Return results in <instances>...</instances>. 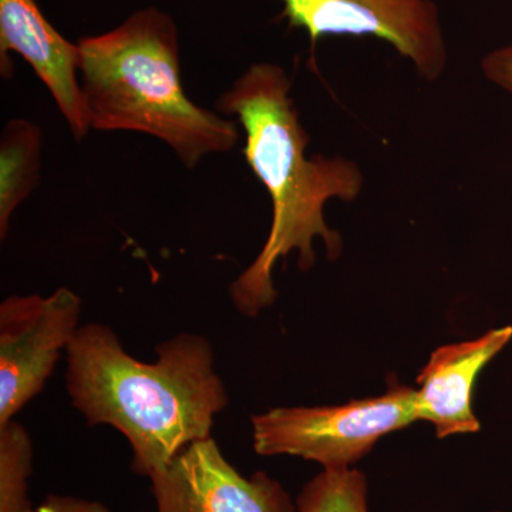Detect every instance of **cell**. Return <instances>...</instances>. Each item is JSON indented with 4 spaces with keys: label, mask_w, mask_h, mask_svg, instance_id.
<instances>
[{
    "label": "cell",
    "mask_w": 512,
    "mask_h": 512,
    "mask_svg": "<svg viewBox=\"0 0 512 512\" xmlns=\"http://www.w3.org/2000/svg\"><path fill=\"white\" fill-rule=\"evenodd\" d=\"M82 299L69 288L47 296L13 295L0 305V427L8 424L55 372L79 332Z\"/></svg>",
    "instance_id": "obj_6"
},
{
    "label": "cell",
    "mask_w": 512,
    "mask_h": 512,
    "mask_svg": "<svg viewBox=\"0 0 512 512\" xmlns=\"http://www.w3.org/2000/svg\"><path fill=\"white\" fill-rule=\"evenodd\" d=\"M150 480L157 512H298L266 474L242 477L212 437L185 447Z\"/></svg>",
    "instance_id": "obj_7"
},
{
    "label": "cell",
    "mask_w": 512,
    "mask_h": 512,
    "mask_svg": "<svg viewBox=\"0 0 512 512\" xmlns=\"http://www.w3.org/2000/svg\"><path fill=\"white\" fill-rule=\"evenodd\" d=\"M292 84L279 64L255 63L215 103L218 113L237 117L244 128V156L272 202L265 245L229 288L235 308L249 318L274 303L272 272L279 259L296 251L299 268L308 271L316 262V238L326 245L330 261L338 258L342 237L326 224V202L355 201L365 185L350 158L306 156L311 136L299 120Z\"/></svg>",
    "instance_id": "obj_1"
},
{
    "label": "cell",
    "mask_w": 512,
    "mask_h": 512,
    "mask_svg": "<svg viewBox=\"0 0 512 512\" xmlns=\"http://www.w3.org/2000/svg\"><path fill=\"white\" fill-rule=\"evenodd\" d=\"M511 339L512 326H505L470 342L437 349L417 377V420L430 421L440 439L477 433L480 421L471 406L474 384L481 370Z\"/></svg>",
    "instance_id": "obj_9"
},
{
    "label": "cell",
    "mask_w": 512,
    "mask_h": 512,
    "mask_svg": "<svg viewBox=\"0 0 512 512\" xmlns=\"http://www.w3.org/2000/svg\"><path fill=\"white\" fill-rule=\"evenodd\" d=\"M42 130L33 121L12 119L0 137V239L8 238L10 221L40 183Z\"/></svg>",
    "instance_id": "obj_10"
},
{
    "label": "cell",
    "mask_w": 512,
    "mask_h": 512,
    "mask_svg": "<svg viewBox=\"0 0 512 512\" xmlns=\"http://www.w3.org/2000/svg\"><path fill=\"white\" fill-rule=\"evenodd\" d=\"M32 440L18 421L0 427V512H35L28 497Z\"/></svg>",
    "instance_id": "obj_11"
},
{
    "label": "cell",
    "mask_w": 512,
    "mask_h": 512,
    "mask_svg": "<svg viewBox=\"0 0 512 512\" xmlns=\"http://www.w3.org/2000/svg\"><path fill=\"white\" fill-rule=\"evenodd\" d=\"M77 43L93 130L158 138L188 170L210 154L237 146V121L198 106L185 94L178 29L164 10L138 9L116 29Z\"/></svg>",
    "instance_id": "obj_3"
},
{
    "label": "cell",
    "mask_w": 512,
    "mask_h": 512,
    "mask_svg": "<svg viewBox=\"0 0 512 512\" xmlns=\"http://www.w3.org/2000/svg\"><path fill=\"white\" fill-rule=\"evenodd\" d=\"M18 53L45 84L77 141L92 130L80 82V47L60 35L35 0H0V72L10 79Z\"/></svg>",
    "instance_id": "obj_8"
},
{
    "label": "cell",
    "mask_w": 512,
    "mask_h": 512,
    "mask_svg": "<svg viewBox=\"0 0 512 512\" xmlns=\"http://www.w3.org/2000/svg\"><path fill=\"white\" fill-rule=\"evenodd\" d=\"M35 512H109L100 503L93 501L79 500L73 497H59L49 495L45 503L40 504Z\"/></svg>",
    "instance_id": "obj_14"
},
{
    "label": "cell",
    "mask_w": 512,
    "mask_h": 512,
    "mask_svg": "<svg viewBox=\"0 0 512 512\" xmlns=\"http://www.w3.org/2000/svg\"><path fill=\"white\" fill-rule=\"evenodd\" d=\"M366 478L349 468H328L299 495L298 512H367Z\"/></svg>",
    "instance_id": "obj_12"
},
{
    "label": "cell",
    "mask_w": 512,
    "mask_h": 512,
    "mask_svg": "<svg viewBox=\"0 0 512 512\" xmlns=\"http://www.w3.org/2000/svg\"><path fill=\"white\" fill-rule=\"evenodd\" d=\"M279 19L302 29L316 46L322 37H376L413 64L427 82L446 72L448 50L439 6L434 0H279Z\"/></svg>",
    "instance_id": "obj_5"
},
{
    "label": "cell",
    "mask_w": 512,
    "mask_h": 512,
    "mask_svg": "<svg viewBox=\"0 0 512 512\" xmlns=\"http://www.w3.org/2000/svg\"><path fill=\"white\" fill-rule=\"evenodd\" d=\"M481 70L487 80L512 94V43L484 56Z\"/></svg>",
    "instance_id": "obj_13"
},
{
    "label": "cell",
    "mask_w": 512,
    "mask_h": 512,
    "mask_svg": "<svg viewBox=\"0 0 512 512\" xmlns=\"http://www.w3.org/2000/svg\"><path fill=\"white\" fill-rule=\"evenodd\" d=\"M157 355V362H140L99 323L80 326L67 350L73 406L90 426L119 430L133 450L131 468L147 477L211 437L228 403L207 339L181 333L158 345Z\"/></svg>",
    "instance_id": "obj_2"
},
{
    "label": "cell",
    "mask_w": 512,
    "mask_h": 512,
    "mask_svg": "<svg viewBox=\"0 0 512 512\" xmlns=\"http://www.w3.org/2000/svg\"><path fill=\"white\" fill-rule=\"evenodd\" d=\"M417 420L416 390L392 386L384 396L342 406L289 407L252 417L259 456H296L349 468L386 434Z\"/></svg>",
    "instance_id": "obj_4"
}]
</instances>
